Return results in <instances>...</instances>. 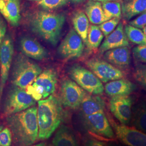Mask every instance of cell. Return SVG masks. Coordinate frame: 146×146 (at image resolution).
Segmentation results:
<instances>
[{"instance_id": "obj_1", "label": "cell", "mask_w": 146, "mask_h": 146, "mask_svg": "<svg viewBox=\"0 0 146 146\" xmlns=\"http://www.w3.org/2000/svg\"><path fill=\"white\" fill-rule=\"evenodd\" d=\"M37 108L35 106L22 111L8 116L7 123L16 146H29L38 138Z\"/></svg>"}, {"instance_id": "obj_2", "label": "cell", "mask_w": 146, "mask_h": 146, "mask_svg": "<svg viewBox=\"0 0 146 146\" xmlns=\"http://www.w3.org/2000/svg\"><path fill=\"white\" fill-rule=\"evenodd\" d=\"M37 108L38 137L42 140H47L62 122L64 117L62 105L60 100L51 95L45 99L38 101Z\"/></svg>"}, {"instance_id": "obj_3", "label": "cell", "mask_w": 146, "mask_h": 146, "mask_svg": "<svg viewBox=\"0 0 146 146\" xmlns=\"http://www.w3.org/2000/svg\"><path fill=\"white\" fill-rule=\"evenodd\" d=\"M65 20V15L62 13L40 11L31 19V31L47 42L56 46L60 40Z\"/></svg>"}, {"instance_id": "obj_4", "label": "cell", "mask_w": 146, "mask_h": 146, "mask_svg": "<svg viewBox=\"0 0 146 146\" xmlns=\"http://www.w3.org/2000/svg\"><path fill=\"white\" fill-rule=\"evenodd\" d=\"M42 72V69L25 55L20 54L14 62L12 82L14 86L25 89Z\"/></svg>"}, {"instance_id": "obj_5", "label": "cell", "mask_w": 146, "mask_h": 146, "mask_svg": "<svg viewBox=\"0 0 146 146\" xmlns=\"http://www.w3.org/2000/svg\"><path fill=\"white\" fill-rule=\"evenodd\" d=\"M70 78L89 93L101 95L104 86L101 80L92 72L79 65H74L69 70Z\"/></svg>"}, {"instance_id": "obj_6", "label": "cell", "mask_w": 146, "mask_h": 146, "mask_svg": "<svg viewBox=\"0 0 146 146\" xmlns=\"http://www.w3.org/2000/svg\"><path fill=\"white\" fill-rule=\"evenodd\" d=\"M35 104L36 101L27 93L25 89L14 86L6 98L3 113L8 116L27 110Z\"/></svg>"}, {"instance_id": "obj_7", "label": "cell", "mask_w": 146, "mask_h": 146, "mask_svg": "<svg viewBox=\"0 0 146 146\" xmlns=\"http://www.w3.org/2000/svg\"><path fill=\"white\" fill-rule=\"evenodd\" d=\"M87 93L78 84L70 79L63 80L60 87L61 104L71 110H78Z\"/></svg>"}, {"instance_id": "obj_8", "label": "cell", "mask_w": 146, "mask_h": 146, "mask_svg": "<svg viewBox=\"0 0 146 146\" xmlns=\"http://www.w3.org/2000/svg\"><path fill=\"white\" fill-rule=\"evenodd\" d=\"M84 121L90 133L106 139H115V133L104 112L84 116Z\"/></svg>"}, {"instance_id": "obj_9", "label": "cell", "mask_w": 146, "mask_h": 146, "mask_svg": "<svg viewBox=\"0 0 146 146\" xmlns=\"http://www.w3.org/2000/svg\"><path fill=\"white\" fill-rule=\"evenodd\" d=\"M110 123L116 137L128 146H146V133L135 127L120 125L110 117Z\"/></svg>"}, {"instance_id": "obj_10", "label": "cell", "mask_w": 146, "mask_h": 146, "mask_svg": "<svg viewBox=\"0 0 146 146\" xmlns=\"http://www.w3.org/2000/svg\"><path fill=\"white\" fill-rule=\"evenodd\" d=\"M86 64L102 82L107 83L125 76L124 73L119 68L101 59L92 58L88 60Z\"/></svg>"}, {"instance_id": "obj_11", "label": "cell", "mask_w": 146, "mask_h": 146, "mask_svg": "<svg viewBox=\"0 0 146 146\" xmlns=\"http://www.w3.org/2000/svg\"><path fill=\"white\" fill-rule=\"evenodd\" d=\"M84 44L82 38L72 29L68 32L58 48V54L61 58L73 60L80 58L84 52Z\"/></svg>"}, {"instance_id": "obj_12", "label": "cell", "mask_w": 146, "mask_h": 146, "mask_svg": "<svg viewBox=\"0 0 146 146\" xmlns=\"http://www.w3.org/2000/svg\"><path fill=\"white\" fill-rule=\"evenodd\" d=\"M13 54V42L11 37L7 35L0 47V102L9 76Z\"/></svg>"}, {"instance_id": "obj_13", "label": "cell", "mask_w": 146, "mask_h": 146, "mask_svg": "<svg viewBox=\"0 0 146 146\" xmlns=\"http://www.w3.org/2000/svg\"><path fill=\"white\" fill-rule=\"evenodd\" d=\"M133 100L129 96L112 97L110 101V109L112 114L122 125L131 122Z\"/></svg>"}, {"instance_id": "obj_14", "label": "cell", "mask_w": 146, "mask_h": 146, "mask_svg": "<svg viewBox=\"0 0 146 146\" xmlns=\"http://www.w3.org/2000/svg\"><path fill=\"white\" fill-rule=\"evenodd\" d=\"M129 46V40L126 36L123 25L120 22L115 30L106 36L100 45L99 52L101 54H103L110 49Z\"/></svg>"}, {"instance_id": "obj_15", "label": "cell", "mask_w": 146, "mask_h": 146, "mask_svg": "<svg viewBox=\"0 0 146 146\" xmlns=\"http://www.w3.org/2000/svg\"><path fill=\"white\" fill-rule=\"evenodd\" d=\"M21 52L28 58L36 60H42L48 56L46 49L34 38L23 37L20 41Z\"/></svg>"}, {"instance_id": "obj_16", "label": "cell", "mask_w": 146, "mask_h": 146, "mask_svg": "<svg viewBox=\"0 0 146 146\" xmlns=\"http://www.w3.org/2000/svg\"><path fill=\"white\" fill-rule=\"evenodd\" d=\"M104 57L106 61L117 68H127L131 63V52L128 47L107 50L104 52Z\"/></svg>"}, {"instance_id": "obj_17", "label": "cell", "mask_w": 146, "mask_h": 146, "mask_svg": "<svg viewBox=\"0 0 146 146\" xmlns=\"http://www.w3.org/2000/svg\"><path fill=\"white\" fill-rule=\"evenodd\" d=\"M136 88L135 85L131 81L120 78L108 82L104 87L107 95L110 97L128 96Z\"/></svg>"}, {"instance_id": "obj_18", "label": "cell", "mask_w": 146, "mask_h": 146, "mask_svg": "<svg viewBox=\"0 0 146 146\" xmlns=\"http://www.w3.org/2000/svg\"><path fill=\"white\" fill-rule=\"evenodd\" d=\"M0 13L11 26H17L21 19L19 0H0Z\"/></svg>"}, {"instance_id": "obj_19", "label": "cell", "mask_w": 146, "mask_h": 146, "mask_svg": "<svg viewBox=\"0 0 146 146\" xmlns=\"http://www.w3.org/2000/svg\"><path fill=\"white\" fill-rule=\"evenodd\" d=\"M57 82L58 75L56 72L52 69H48L42 72L33 84L39 86L43 89V99H45L54 93Z\"/></svg>"}, {"instance_id": "obj_20", "label": "cell", "mask_w": 146, "mask_h": 146, "mask_svg": "<svg viewBox=\"0 0 146 146\" xmlns=\"http://www.w3.org/2000/svg\"><path fill=\"white\" fill-rule=\"evenodd\" d=\"M106 104L104 100L98 95L86 94L80 105L83 117L100 112H104Z\"/></svg>"}, {"instance_id": "obj_21", "label": "cell", "mask_w": 146, "mask_h": 146, "mask_svg": "<svg viewBox=\"0 0 146 146\" xmlns=\"http://www.w3.org/2000/svg\"><path fill=\"white\" fill-rule=\"evenodd\" d=\"M54 146H79L78 141L72 130L66 125H61L56 132L52 140Z\"/></svg>"}, {"instance_id": "obj_22", "label": "cell", "mask_w": 146, "mask_h": 146, "mask_svg": "<svg viewBox=\"0 0 146 146\" xmlns=\"http://www.w3.org/2000/svg\"><path fill=\"white\" fill-rule=\"evenodd\" d=\"M85 13L89 21L94 25H101L106 21L101 2L89 0L85 6Z\"/></svg>"}, {"instance_id": "obj_23", "label": "cell", "mask_w": 146, "mask_h": 146, "mask_svg": "<svg viewBox=\"0 0 146 146\" xmlns=\"http://www.w3.org/2000/svg\"><path fill=\"white\" fill-rule=\"evenodd\" d=\"M121 7L124 19L129 21L136 16L146 11V0H128Z\"/></svg>"}, {"instance_id": "obj_24", "label": "cell", "mask_w": 146, "mask_h": 146, "mask_svg": "<svg viewBox=\"0 0 146 146\" xmlns=\"http://www.w3.org/2000/svg\"><path fill=\"white\" fill-rule=\"evenodd\" d=\"M72 21L75 31L82 38L85 44L87 42L90 27L87 16L83 11H76L73 15Z\"/></svg>"}, {"instance_id": "obj_25", "label": "cell", "mask_w": 146, "mask_h": 146, "mask_svg": "<svg viewBox=\"0 0 146 146\" xmlns=\"http://www.w3.org/2000/svg\"><path fill=\"white\" fill-rule=\"evenodd\" d=\"M131 121L135 128L146 133V106L145 104L141 103L134 108Z\"/></svg>"}, {"instance_id": "obj_26", "label": "cell", "mask_w": 146, "mask_h": 146, "mask_svg": "<svg viewBox=\"0 0 146 146\" xmlns=\"http://www.w3.org/2000/svg\"><path fill=\"white\" fill-rule=\"evenodd\" d=\"M104 35L99 27L92 25L89 27L86 46L88 50L92 51L97 49L101 44Z\"/></svg>"}, {"instance_id": "obj_27", "label": "cell", "mask_w": 146, "mask_h": 146, "mask_svg": "<svg viewBox=\"0 0 146 146\" xmlns=\"http://www.w3.org/2000/svg\"><path fill=\"white\" fill-rule=\"evenodd\" d=\"M124 29L129 41L137 45L146 46V35L141 29L129 25H125Z\"/></svg>"}, {"instance_id": "obj_28", "label": "cell", "mask_w": 146, "mask_h": 146, "mask_svg": "<svg viewBox=\"0 0 146 146\" xmlns=\"http://www.w3.org/2000/svg\"><path fill=\"white\" fill-rule=\"evenodd\" d=\"M102 5L106 21L113 18L121 19L122 15V7L119 2L111 1L102 3Z\"/></svg>"}, {"instance_id": "obj_29", "label": "cell", "mask_w": 146, "mask_h": 146, "mask_svg": "<svg viewBox=\"0 0 146 146\" xmlns=\"http://www.w3.org/2000/svg\"><path fill=\"white\" fill-rule=\"evenodd\" d=\"M133 78L137 83L146 90V64H139L136 66Z\"/></svg>"}, {"instance_id": "obj_30", "label": "cell", "mask_w": 146, "mask_h": 146, "mask_svg": "<svg viewBox=\"0 0 146 146\" xmlns=\"http://www.w3.org/2000/svg\"><path fill=\"white\" fill-rule=\"evenodd\" d=\"M120 20V19L119 18H113L100 25V29L104 36H107L115 30L116 27L119 24Z\"/></svg>"}, {"instance_id": "obj_31", "label": "cell", "mask_w": 146, "mask_h": 146, "mask_svg": "<svg viewBox=\"0 0 146 146\" xmlns=\"http://www.w3.org/2000/svg\"><path fill=\"white\" fill-rule=\"evenodd\" d=\"M67 2L68 0H41L39 1L38 5L45 9L51 10L65 5Z\"/></svg>"}, {"instance_id": "obj_32", "label": "cell", "mask_w": 146, "mask_h": 146, "mask_svg": "<svg viewBox=\"0 0 146 146\" xmlns=\"http://www.w3.org/2000/svg\"><path fill=\"white\" fill-rule=\"evenodd\" d=\"M12 134L9 128H5L0 131V146H11Z\"/></svg>"}, {"instance_id": "obj_33", "label": "cell", "mask_w": 146, "mask_h": 146, "mask_svg": "<svg viewBox=\"0 0 146 146\" xmlns=\"http://www.w3.org/2000/svg\"><path fill=\"white\" fill-rule=\"evenodd\" d=\"M133 54L136 61L146 63V46L138 45L133 49Z\"/></svg>"}, {"instance_id": "obj_34", "label": "cell", "mask_w": 146, "mask_h": 146, "mask_svg": "<svg viewBox=\"0 0 146 146\" xmlns=\"http://www.w3.org/2000/svg\"><path fill=\"white\" fill-rule=\"evenodd\" d=\"M129 25L137 28L143 29L146 26V11L141 13L134 20L129 21Z\"/></svg>"}, {"instance_id": "obj_35", "label": "cell", "mask_w": 146, "mask_h": 146, "mask_svg": "<svg viewBox=\"0 0 146 146\" xmlns=\"http://www.w3.org/2000/svg\"><path fill=\"white\" fill-rule=\"evenodd\" d=\"M7 26L5 22L0 17V47L3 42L5 37Z\"/></svg>"}, {"instance_id": "obj_36", "label": "cell", "mask_w": 146, "mask_h": 146, "mask_svg": "<svg viewBox=\"0 0 146 146\" xmlns=\"http://www.w3.org/2000/svg\"><path fill=\"white\" fill-rule=\"evenodd\" d=\"M85 146H107V145L104 142L95 139H89L86 141Z\"/></svg>"}, {"instance_id": "obj_37", "label": "cell", "mask_w": 146, "mask_h": 146, "mask_svg": "<svg viewBox=\"0 0 146 146\" xmlns=\"http://www.w3.org/2000/svg\"><path fill=\"white\" fill-rule=\"evenodd\" d=\"M86 0H70V1L74 3V4H78V3H82L84 1H86Z\"/></svg>"}, {"instance_id": "obj_38", "label": "cell", "mask_w": 146, "mask_h": 146, "mask_svg": "<svg viewBox=\"0 0 146 146\" xmlns=\"http://www.w3.org/2000/svg\"><path fill=\"white\" fill-rule=\"evenodd\" d=\"M46 146V144L45 142H41V143H37L36 145H31V146Z\"/></svg>"}, {"instance_id": "obj_39", "label": "cell", "mask_w": 146, "mask_h": 146, "mask_svg": "<svg viewBox=\"0 0 146 146\" xmlns=\"http://www.w3.org/2000/svg\"><path fill=\"white\" fill-rule=\"evenodd\" d=\"M94 1H97V2H109V1H111L113 0H93Z\"/></svg>"}, {"instance_id": "obj_40", "label": "cell", "mask_w": 146, "mask_h": 146, "mask_svg": "<svg viewBox=\"0 0 146 146\" xmlns=\"http://www.w3.org/2000/svg\"><path fill=\"white\" fill-rule=\"evenodd\" d=\"M142 31L145 33V34L146 35V26L142 29Z\"/></svg>"}, {"instance_id": "obj_41", "label": "cell", "mask_w": 146, "mask_h": 146, "mask_svg": "<svg viewBox=\"0 0 146 146\" xmlns=\"http://www.w3.org/2000/svg\"><path fill=\"white\" fill-rule=\"evenodd\" d=\"M3 128V126L0 124V131H1Z\"/></svg>"}, {"instance_id": "obj_42", "label": "cell", "mask_w": 146, "mask_h": 146, "mask_svg": "<svg viewBox=\"0 0 146 146\" xmlns=\"http://www.w3.org/2000/svg\"><path fill=\"white\" fill-rule=\"evenodd\" d=\"M109 146H116V145H110Z\"/></svg>"}, {"instance_id": "obj_43", "label": "cell", "mask_w": 146, "mask_h": 146, "mask_svg": "<svg viewBox=\"0 0 146 146\" xmlns=\"http://www.w3.org/2000/svg\"><path fill=\"white\" fill-rule=\"evenodd\" d=\"M31 1H41V0H31Z\"/></svg>"}, {"instance_id": "obj_44", "label": "cell", "mask_w": 146, "mask_h": 146, "mask_svg": "<svg viewBox=\"0 0 146 146\" xmlns=\"http://www.w3.org/2000/svg\"><path fill=\"white\" fill-rule=\"evenodd\" d=\"M48 146H53V145H49Z\"/></svg>"}, {"instance_id": "obj_45", "label": "cell", "mask_w": 146, "mask_h": 146, "mask_svg": "<svg viewBox=\"0 0 146 146\" xmlns=\"http://www.w3.org/2000/svg\"><path fill=\"white\" fill-rule=\"evenodd\" d=\"M114 1H116V0H114Z\"/></svg>"}]
</instances>
